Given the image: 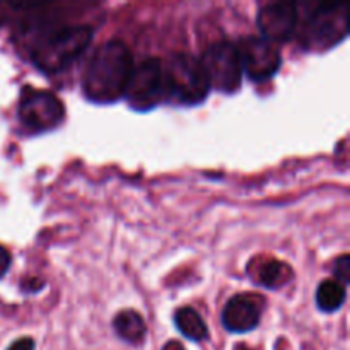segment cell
Returning <instances> with one entry per match:
<instances>
[{
	"label": "cell",
	"instance_id": "obj_3",
	"mask_svg": "<svg viewBox=\"0 0 350 350\" xmlns=\"http://www.w3.org/2000/svg\"><path fill=\"white\" fill-rule=\"evenodd\" d=\"M166 101L180 106H197L211 92L207 75L198 58L190 53H174L163 65Z\"/></svg>",
	"mask_w": 350,
	"mask_h": 350
},
{
	"label": "cell",
	"instance_id": "obj_19",
	"mask_svg": "<svg viewBox=\"0 0 350 350\" xmlns=\"http://www.w3.org/2000/svg\"><path fill=\"white\" fill-rule=\"evenodd\" d=\"M163 350H185L183 345L176 340H170L166 345H164Z\"/></svg>",
	"mask_w": 350,
	"mask_h": 350
},
{
	"label": "cell",
	"instance_id": "obj_1",
	"mask_svg": "<svg viewBox=\"0 0 350 350\" xmlns=\"http://www.w3.org/2000/svg\"><path fill=\"white\" fill-rule=\"evenodd\" d=\"M133 57L123 41L109 40L92 51L82 75V91L96 105H111L125 98L133 72Z\"/></svg>",
	"mask_w": 350,
	"mask_h": 350
},
{
	"label": "cell",
	"instance_id": "obj_9",
	"mask_svg": "<svg viewBox=\"0 0 350 350\" xmlns=\"http://www.w3.org/2000/svg\"><path fill=\"white\" fill-rule=\"evenodd\" d=\"M263 40L270 43H287L294 38L299 24V12L294 2H275L262 7L256 16Z\"/></svg>",
	"mask_w": 350,
	"mask_h": 350
},
{
	"label": "cell",
	"instance_id": "obj_7",
	"mask_svg": "<svg viewBox=\"0 0 350 350\" xmlns=\"http://www.w3.org/2000/svg\"><path fill=\"white\" fill-rule=\"evenodd\" d=\"M125 98L135 111H149L159 103L166 101L163 62L157 58H147L133 67Z\"/></svg>",
	"mask_w": 350,
	"mask_h": 350
},
{
	"label": "cell",
	"instance_id": "obj_13",
	"mask_svg": "<svg viewBox=\"0 0 350 350\" xmlns=\"http://www.w3.org/2000/svg\"><path fill=\"white\" fill-rule=\"evenodd\" d=\"M347 299V291L344 284L335 279H327L317 289V306L323 313H335L344 306Z\"/></svg>",
	"mask_w": 350,
	"mask_h": 350
},
{
	"label": "cell",
	"instance_id": "obj_10",
	"mask_svg": "<svg viewBox=\"0 0 350 350\" xmlns=\"http://www.w3.org/2000/svg\"><path fill=\"white\" fill-rule=\"evenodd\" d=\"M263 308L265 299L258 294H236L222 310V327L231 334H248L260 325Z\"/></svg>",
	"mask_w": 350,
	"mask_h": 350
},
{
	"label": "cell",
	"instance_id": "obj_11",
	"mask_svg": "<svg viewBox=\"0 0 350 350\" xmlns=\"http://www.w3.org/2000/svg\"><path fill=\"white\" fill-rule=\"evenodd\" d=\"M113 328H115V334L123 342L132 345H139L146 338L147 334L146 321L133 310L120 311L115 320H113Z\"/></svg>",
	"mask_w": 350,
	"mask_h": 350
},
{
	"label": "cell",
	"instance_id": "obj_12",
	"mask_svg": "<svg viewBox=\"0 0 350 350\" xmlns=\"http://www.w3.org/2000/svg\"><path fill=\"white\" fill-rule=\"evenodd\" d=\"M174 325L183 337L191 342H204L208 337V328L197 310L185 306L174 313Z\"/></svg>",
	"mask_w": 350,
	"mask_h": 350
},
{
	"label": "cell",
	"instance_id": "obj_14",
	"mask_svg": "<svg viewBox=\"0 0 350 350\" xmlns=\"http://www.w3.org/2000/svg\"><path fill=\"white\" fill-rule=\"evenodd\" d=\"M294 279V270L289 263L269 260L258 270V284L269 289H280Z\"/></svg>",
	"mask_w": 350,
	"mask_h": 350
},
{
	"label": "cell",
	"instance_id": "obj_16",
	"mask_svg": "<svg viewBox=\"0 0 350 350\" xmlns=\"http://www.w3.org/2000/svg\"><path fill=\"white\" fill-rule=\"evenodd\" d=\"M10 263H12V256H10L9 250L0 245V279L9 272Z\"/></svg>",
	"mask_w": 350,
	"mask_h": 350
},
{
	"label": "cell",
	"instance_id": "obj_2",
	"mask_svg": "<svg viewBox=\"0 0 350 350\" xmlns=\"http://www.w3.org/2000/svg\"><path fill=\"white\" fill-rule=\"evenodd\" d=\"M92 38L94 29L88 24L51 26L41 31L33 41L29 58L43 74H60L88 50Z\"/></svg>",
	"mask_w": 350,
	"mask_h": 350
},
{
	"label": "cell",
	"instance_id": "obj_18",
	"mask_svg": "<svg viewBox=\"0 0 350 350\" xmlns=\"http://www.w3.org/2000/svg\"><path fill=\"white\" fill-rule=\"evenodd\" d=\"M7 350H34V340L29 337L19 338V340L14 342Z\"/></svg>",
	"mask_w": 350,
	"mask_h": 350
},
{
	"label": "cell",
	"instance_id": "obj_4",
	"mask_svg": "<svg viewBox=\"0 0 350 350\" xmlns=\"http://www.w3.org/2000/svg\"><path fill=\"white\" fill-rule=\"evenodd\" d=\"M350 29L349 7L337 3H320L304 19L301 44L304 50L325 51L345 40Z\"/></svg>",
	"mask_w": 350,
	"mask_h": 350
},
{
	"label": "cell",
	"instance_id": "obj_15",
	"mask_svg": "<svg viewBox=\"0 0 350 350\" xmlns=\"http://www.w3.org/2000/svg\"><path fill=\"white\" fill-rule=\"evenodd\" d=\"M334 273L340 284H344V286H347L349 280H350V258L347 255H342L340 258L335 262L334 265Z\"/></svg>",
	"mask_w": 350,
	"mask_h": 350
},
{
	"label": "cell",
	"instance_id": "obj_8",
	"mask_svg": "<svg viewBox=\"0 0 350 350\" xmlns=\"http://www.w3.org/2000/svg\"><path fill=\"white\" fill-rule=\"evenodd\" d=\"M241 68L253 82H265L279 72L282 57L275 44L263 38L246 36L238 44Z\"/></svg>",
	"mask_w": 350,
	"mask_h": 350
},
{
	"label": "cell",
	"instance_id": "obj_20",
	"mask_svg": "<svg viewBox=\"0 0 350 350\" xmlns=\"http://www.w3.org/2000/svg\"><path fill=\"white\" fill-rule=\"evenodd\" d=\"M234 350H250V349L245 347V345H239V347H236Z\"/></svg>",
	"mask_w": 350,
	"mask_h": 350
},
{
	"label": "cell",
	"instance_id": "obj_6",
	"mask_svg": "<svg viewBox=\"0 0 350 350\" xmlns=\"http://www.w3.org/2000/svg\"><path fill=\"white\" fill-rule=\"evenodd\" d=\"M17 118L21 125L33 133L55 130L65 118V108L58 96L44 89L24 88L21 92Z\"/></svg>",
	"mask_w": 350,
	"mask_h": 350
},
{
	"label": "cell",
	"instance_id": "obj_5",
	"mask_svg": "<svg viewBox=\"0 0 350 350\" xmlns=\"http://www.w3.org/2000/svg\"><path fill=\"white\" fill-rule=\"evenodd\" d=\"M200 64L211 89L214 88L224 94H234L241 88V60L238 46L231 41H217L211 44L202 55Z\"/></svg>",
	"mask_w": 350,
	"mask_h": 350
},
{
	"label": "cell",
	"instance_id": "obj_17",
	"mask_svg": "<svg viewBox=\"0 0 350 350\" xmlns=\"http://www.w3.org/2000/svg\"><path fill=\"white\" fill-rule=\"evenodd\" d=\"M21 287H23V291H26V293H36V291L43 289L44 280L38 279V277H31V279L24 280V282L21 284Z\"/></svg>",
	"mask_w": 350,
	"mask_h": 350
}]
</instances>
